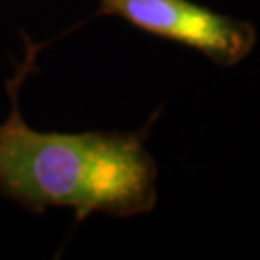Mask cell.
<instances>
[{
    "label": "cell",
    "instance_id": "2",
    "mask_svg": "<svg viewBox=\"0 0 260 260\" xmlns=\"http://www.w3.org/2000/svg\"><path fill=\"white\" fill-rule=\"evenodd\" d=\"M96 16H118L150 35L193 48L222 68L243 62L256 45V29L249 21L191 0H99Z\"/></svg>",
    "mask_w": 260,
    "mask_h": 260
},
{
    "label": "cell",
    "instance_id": "1",
    "mask_svg": "<svg viewBox=\"0 0 260 260\" xmlns=\"http://www.w3.org/2000/svg\"><path fill=\"white\" fill-rule=\"evenodd\" d=\"M35 58L8 83L12 110L0 123V193L29 210L72 208L89 214L137 216L158 203V168L135 133H43L31 129L18 108V89Z\"/></svg>",
    "mask_w": 260,
    "mask_h": 260
}]
</instances>
